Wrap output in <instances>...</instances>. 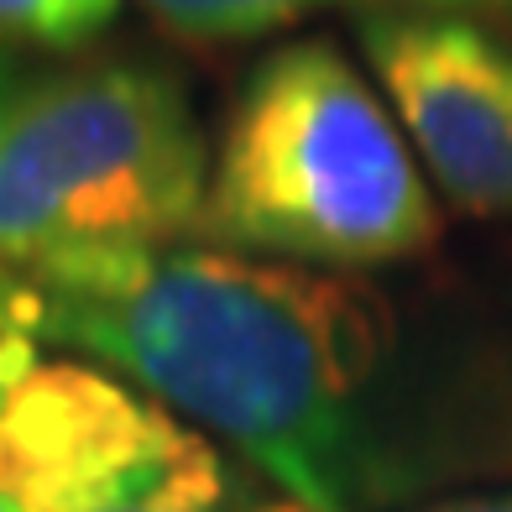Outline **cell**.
<instances>
[{
  "instance_id": "9c48e42d",
  "label": "cell",
  "mask_w": 512,
  "mask_h": 512,
  "mask_svg": "<svg viewBox=\"0 0 512 512\" xmlns=\"http://www.w3.org/2000/svg\"><path fill=\"white\" fill-rule=\"evenodd\" d=\"M429 512H512V492H497V497H465V502H445V507H429Z\"/></svg>"
},
{
  "instance_id": "8fae6325",
  "label": "cell",
  "mask_w": 512,
  "mask_h": 512,
  "mask_svg": "<svg viewBox=\"0 0 512 512\" xmlns=\"http://www.w3.org/2000/svg\"><path fill=\"white\" fill-rule=\"evenodd\" d=\"M11 95H16V89H11V63H6V58H0V105H6Z\"/></svg>"
},
{
  "instance_id": "7c38bea8",
  "label": "cell",
  "mask_w": 512,
  "mask_h": 512,
  "mask_svg": "<svg viewBox=\"0 0 512 512\" xmlns=\"http://www.w3.org/2000/svg\"><path fill=\"white\" fill-rule=\"evenodd\" d=\"M6 471H11V460H6V434H0V497H6Z\"/></svg>"
},
{
  "instance_id": "4fadbf2b",
  "label": "cell",
  "mask_w": 512,
  "mask_h": 512,
  "mask_svg": "<svg viewBox=\"0 0 512 512\" xmlns=\"http://www.w3.org/2000/svg\"><path fill=\"white\" fill-rule=\"evenodd\" d=\"M267 512H309V507H298V502H283V507H267Z\"/></svg>"
},
{
  "instance_id": "9a60e30c",
  "label": "cell",
  "mask_w": 512,
  "mask_h": 512,
  "mask_svg": "<svg viewBox=\"0 0 512 512\" xmlns=\"http://www.w3.org/2000/svg\"><path fill=\"white\" fill-rule=\"evenodd\" d=\"M0 398H6V392H0Z\"/></svg>"
},
{
  "instance_id": "6da1fadb",
  "label": "cell",
  "mask_w": 512,
  "mask_h": 512,
  "mask_svg": "<svg viewBox=\"0 0 512 512\" xmlns=\"http://www.w3.org/2000/svg\"><path fill=\"white\" fill-rule=\"evenodd\" d=\"M48 340L121 366L152 403L236 445L309 512H356L371 492L366 392L387 361V309L351 277L162 251L121 298L58 304Z\"/></svg>"
},
{
  "instance_id": "52a82bcc",
  "label": "cell",
  "mask_w": 512,
  "mask_h": 512,
  "mask_svg": "<svg viewBox=\"0 0 512 512\" xmlns=\"http://www.w3.org/2000/svg\"><path fill=\"white\" fill-rule=\"evenodd\" d=\"M121 0H0V42L79 48L110 27Z\"/></svg>"
},
{
  "instance_id": "5bb4252c",
  "label": "cell",
  "mask_w": 512,
  "mask_h": 512,
  "mask_svg": "<svg viewBox=\"0 0 512 512\" xmlns=\"http://www.w3.org/2000/svg\"><path fill=\"white\" fill-rule=\"evenodd\" d=\"M0 512H21V507H16L11 497H0Z\"/></svg>"
},
{
  "instance_id": "7a4b0ae2",
  "label": "cell",
  "mask_w": 512,
  "mask_h": 512,
  "mask_svg": "<svg viewBox=\"0 0 512 512\" xmlns=\"http://www.w3.org/2000/svg\"><path fill=\"white\" fill-rule=\"evenodd\" d=\"M204 189L189 100L157 68L95 63L0 105V262L58 304L131 293L199 236Z\"/></svg>"
},
{
  "instance_id": "3957f363",
  "label": "cell",
  "mask_w": 512,
  "mask_h": 512,
  "mask_svg": "<svg viewBox=\"0 0 512 512\" xmlns=\"http://www.w3.org/2000/svg\"><path fill=\"white\" fill-rule=\"evenodd\" d=\"M199 236L319 267L418 256L439 209L392 115L330 42H288L241 84Z\"/></svg>"
},
{
  "instance_id": "5b68a950",
  "label": "cell",
  "mask_w": 512,
  "mask_h": 512,
  "mask_svg": "<svg viewBox=\"0 0 512 512\" xmlns=\"http://www.w3.org/2000/svg\"><path fill=\"white\" fill-rule=\"evenodd\" d=\"M408 142L465 215H512V48L455 11L377 6L361 16Z\"/></svg>"
},
{
  "instance_id": "ba28073f",
  "label": "cell",
  "mask_w": 512,
  "mask_h": 512,
  "mask_svg": "<svg viewBox=\"0 0 512 512\" xmlns=\"http://www.w3.org/2000/svg\"><path fill=\"white\" fill-rule=\"evenodd\" d=\"M53 293L0 262V340H48Z\"/></svg>"
},
{
  "instance_id": "277c9868",
  "label": "cell",
  "mask_w": 512,
  "mask_h": 512,
  "mask_svg": "<svg viewBox=\"0 0 512 512\" xmlns=\"http://www.w3.org/2000/svg\"><path fill=\"white\" fill-rule=\"evenodd\" d=\"M6 497L21 512H215L230 465L209 439L79 361L37 366L0 398Z\"/></svg>"
},
{
  "instance_id": "30bf717a",
  "label": "cell",
  "mask_w": 512,
  "mask_h": 512,
  "mask_svg": "<svg viewBox=\"0 0 512 512\" xmlns=\"http://www.w3.org/2000/svg\"><path fill=\"white\" fill-rule=\"evenodd\" d=\"M424 11H455V6H476V11H512V0H413Z\"/></svg>"
},
{
  "instance_id": "8992f818",
  "label": "cell",
  "mask_w": 512,
  "mask_h": 512,
  "mask_svg": "<svg viewBox=\"0 0 512 512\" xmlns=\"http://www.w3.org/2000/svg\"><path fill=\"white\" fill-rule=\"evenodd\" d=\"M309 0H147V11L178 37L194 42H230L256 37L293 21Z\"/></svg>"
}]
</instances>
